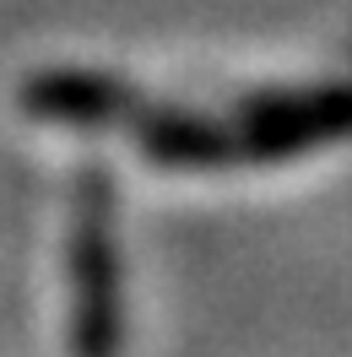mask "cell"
Wrapping results in <instances>:
<instances>
[{
  "instance_id": "cell-1",
  "label": "cell",
  "mask_w": 352,
  "mask_h": 357,
  "mask_svg": "<svg viewBox=\"0 0 352 357\" xmlns=\"http://www.w3.org/2000/svg\"><path fill=\"white\" fill-rule=\"evenodd\" d=\"M71 357L119 352V255H114V201L103 174L76 184L71 206Z\"/></svg>"
},
{
  "instance_id": "cell-2",
  "label": "cell",
  "mask_w": 352,
  "mask_h": 357,
  "mask_svg": "<svg viewBox=\"0 0 352 357\" xmlns=\"http://www.w3.org/2000/svg\"><path fill=\"white\" fill-rule=\"evenodd\" d=\"M352 135V92L314 87V92H277L244 109V152L249 157H293L304 146Z\"/></svg>"
},
{
  "instance_id": "cell-3",
  "label": "cell",
  "mask_w": 352,
  "mask_h": 357,
  "mask_svg": "<svg viewBox=\"0 0 352 357\" xmlns=\"http://www.w3.org/2000/svg\"><path fill=\"white\" fill-rule=\"evenodd\" d=\"M22 103L38 119H54V125H109V119H119V114L131 109V92L119 87L114 76L54 70V76H38L22 92Z\"/></svg>"
},
{
  "instance_id": "cell-4",
  "label": "cell",
  "mask_w": 352,
  "mask_h": 357,
  "mask_svg": "<svg viewBox=\"0 0 352 357\" xmlns=\"http://www.w3.org/2000/svg\"><path fill=\"white\" fill-rule=\"evenodd\" d=\"M141 146L163 168H222L233 157V141L222 125L200 114H157L141 125Z\"/></svg>"
}]
</instances>
